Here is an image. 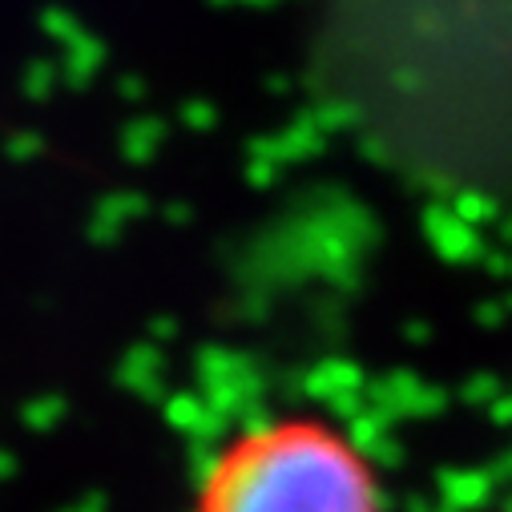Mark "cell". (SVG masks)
Listing matches in <instances>:
<instances>
[{
    "label": "cell",
    "mask_w": 512,
    "mask_h": 512,
    "mask_svg": "<svg viewBox=\"0 0 512 512\" xmlns=\"http://www.w3.org/2000/svg\"><path fill=\"white\" fill-rule=\"evenodd\" d=\"M186 512H383V484L335 420L275 412L218 440Z\"/></svg>",
    "instance_id": "cell-1"
}]
</instances>
